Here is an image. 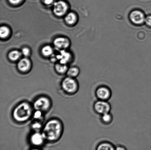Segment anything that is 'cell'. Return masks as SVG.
<instances>
[{
    "instance_id": "obj_1",
    "label": "cell",
    "mask_w": 151,
    "mask_h": 150,
    "mask_svg": "<svg viewBox=\"0 0 151 150\" xmlns=\"http://www.w3.org/2000/svg\"><path fill=\"white\" fill-rule=\"evenodd\" d=\"M63 123L58 119L49 120L43 128L42 133L46 140L50 142H55L61 137L63 132Z\"/></svg>"
},
{
    "instance_id": "obj_2",
    "label": "cell",
    "mask_w": 151,
    "mask_h": 150,
    "mask_svg": "<svg viewBox=\"0 0 151 150\" xmlns=\"http://www.w3.org/2000/svg\"><path fill=\"white\" fill-rule=\"evenodd\" d=\"M33 107L29 102H23L15 107L12 112V117L15 121L19 123L27 121L33 114Z\"/></svg>"
},
{
    "instance_id": "obj_3",
    "label": "cell",
    "mask_w": 151,
    "mask_h": 150,
    "mask_svg": "<svg viewBox=\"0 0 151 150\" xmlns=\"http://www.w3.org/2000/svg\"><path fill=\"white\" fill-rule=\"evenodd\" d=\"M62 89L66 93L73 95L77 93L79 89V84L75 78L67 76L61 83Z\"/></svg>"
},
{
    "instance_id": "obj_4",
    "label": "cell",
    "mask_w": 151,
    "mask_h": 150,
    "mask_svg": "<svg viewBox=\"0 0 151 150\" xmlns=\"http://www.w3.org/2000/svg\"><path fill=\"white\" fill-rule=\"evenodd\" d=\"M32 106L35 110H39L44 113L47 112L51 108V101L47 97L41 96L34 101Z\"/></svg>"
},
{
    "instance_id": "obj_5",
    "label": "cell",
    "mask_w": 151,
    "mask_h": 150,
    "mask_svg": "<svg viewBox=\"0 0 151 150\" xmlns=\"http://www.w3.org/2000/svg\"><path fill=\"white\" fill-rule=\"evenodd\" d=\"M95 95L97 100L109 101L111 97L112 92L109 86L102 85L98 87L95 90Z\"/></svg>"
},
{
    "instance_id": "obj_6",
    "label": "cell",
    "mask_w": 151,
    "mask_h": 150,
    "mask_svg": "<svg viewBox=\"0 0 151 150\" xmlns=\"http://www.w3.org/2000/svg\"><path fill=\"white\" fill-rule=\"evenodd\" d=\"M146 16L141 10L135 9L129 13V18L132 24L137 26H140L144 24Z\"/></svg>"
},
{
    "instance_id": "obj_7",
    "label": "cell",
    "mask_w": 151,
    "mask_h": 150,
    "mask_svg": "<svg viewBox=\"0 0 151 150\" xmlns=\"http://www.w3.org/2000/svg\"><path fill=\"white\" fill-rule=\"evenodd\" d=\"M93 108L95 112L100 116L110 112L111 109V104L108 101L100 100H97L94 103Z\"/></svg>"
},
{
    "instance_id": "obj_8",
    "label": "cell",
    "mask_w": 151,
    "mask_h": 150,
    "mask_svg": "<svg viewBox=\"0 0 151 150\" xmlns=\"http://www.w3.org/2000/svg\"><path fill=\"white\" fill-rule=\"evenodd\" d=\"M68 9V6L67 3L63 1H56L54 3L53 11L58 16H64Z\"/></svg>"
},
{
    "instance_id": "obj_9",
    "label": "cell",
    "mask_w": 151,
    "mask_h": 150,
    "mask_svg": "<svg viewBox=\"0 0 151 150\" xmlns=\"http://www.w3.org/2000/svg\"><path fill=\"white\" fill-rule=\"evenodd\" d=\"M46 140L42 133L35 132L32 134L29 138V141L33 146L38 147L44 144Z\"/></svg>"
},
{
    "instance_id": "obj_10",
    "label": "cell",
    "mask_w": 151,
    "mask_h": 150,
    "mask_svg": "<svg viewBox=\"0 0 151 150\" xmlns=\"http://www.w3.org/2000/svg\"><path fill=\"white\" fill-rule=\"evenodd\" d=\"M70 42L67 38L59 37L54 41V45L56 48L60 50H65L68 48Z\"/></svg>"
},
{
    "instance_id": "obj_11",
    "label": "cell",
    "mask_w": 151,
    "mask_h": 150,
    "mask_svg": "<svg viewBox=\"0 0 151 150\" xmlns=\"http://www.w3.org/2000/svg\"><path fill=\"white\" fill-rule=\"evenodd\" d=\"M31 63L29 59L24 58L19 60L17 63V68L19 71L23 73H26L30 70Z\"/></svg>"
},
{
    "instance_id": "obj_12",
    "label": "cell",
    "mask_w": 151,
    "mask_h": 150,
    "mask_svg": "<svg viewBox=\"0 0 151 150\" xmlns=\"http://www.w3.org/2000/svg\"><path fill=\"white\" fill-rule=\"evenodd\" d=\"M56 55L57 60L60 61V63L63 64L67 65L71 58L70 53L65 50H61L60 53Z\"/></svg>"
},
{
    "instance_id": "obj_13",
    "label": "cell",
    "mask_w": 151,
    "mask_h": 150,
    "mask_svg": "<svg viewBox=\"0 0 151 150\" xmlns=\"http://www.w3.org/2000/svg\"><path fill=\"white\" fill-rule=\"evenodd\" d=\"M96 150H115V147L111 142L105 141L98 144Z\"/></svg>"
},
{
    "instance_id": "obj_14",
    "label": "cell",
    "mask_w": 151,
    "mask_h": 150,
    "mask_svg": "<svg viewBox=\"0 0 151 150\" xmlns=\"http://www.w3.org/2000/svg\"><path fill=\"white\" fill-rule=\"evenodd\" d=\"M65 21L69 25H74L77 23L78 21V17L75 13L70 12L66 15L65 18Z\"/></svg>"
},
{
    "instance_id": "obj_15",
    "label": "cell",
    "mask_w": 151,
    "mask_h": 150,
    "mask_svg": "<svg viewBox=\"0 0 151 150\" xmlns=\"http://www.w3.org/2000/svg\"><path fill=\"white\" fill-rule=\"evenodd\" d=\"M113 120V117L111 112L106 113L100 116V121L105 125H109Z\"/></svg>"
},
{
    "instance_id": "obj_16",
    "label": "cell",
    "mask_w": 151,
    "mask_h": 150,
    "mask_svg": "<svg viewBox=\"0 0 151 150\" xmlns=\"http://www.w3.org/2000/svg\"><path fill=\"white\" fill-rule=\"evenodd\" d=\"M55 68L58 73L61 75L67 73L69 69L67 65L62 64L60 63H57L55 65Z\"/></svg>"
},
{
    "instance_id": "obj_17",
    "label": "cell",
    "mask_w": 151,
    "mask_h": 150,
    "mask_svg": "<svg viewBox=\"0 0 151 150\" xmlns=\"http://www.w3.org/2000/svg\"><path fill=\"white\" fill-rule=\"evenodd\" d=\"M80 70L77 67H72L69 68L67 72L68 76L76 78L79 75Z\"/></svg>"
},
{
    "instance_id": "obj_18",
    "label": "cell",
    "mask_w": 151,
    "mask_h": 150,
    "mask_svg": "<svg viewBox=\"0 0 151 150\" xmlns=\"http://www.w3.org/2000/svg\"><path fill=\"white\" fill-rule=\"evenodd\" d=\"M22 53L17 50H13L9 53V58L11 61H17L20 58L22 55Z\"/></svg>"
},
{
    "instance_id": "obj_19",
    "label": "cell",
    "mask_w": 151,
    "mask_h": 150,
    "mask_svg": "<svg viewBox=\"0 0 151 150\" xmlns=\"http://www.w3.org/2000/svg\"><path fill=\"white\" fill-rule=\"evenodd\" d=\"M41 53L44 56H51L53 55V48L52 47L49 45H45L42 48V50H41Z\"/></svg>"
},
{
    "instance_id": "obj_20",
    "label": "cell",
    "mask_w": 151,
    "mask_h": 150,
    "mask_svg": "<svg viewBox=\"0 0 151 150\" xmlns=\"http://www.w3.org/2000/svg\"><path fill=\"white\" fill-rule=\"evenodd\" d=\"M10 33V30L7 26H1L0 28V36L1 38L4 39L9 36Z\"/></svg>"
},
{
    "instance_id": "obj_21",
    "label": "cell",
    "mask_w": 151,
    "mask_h": 150,
    "mask_svg": "<svg viewBox=\"0 0 151 150\" xmlns=\"http://www.w3.org/2000/svg\"><path fill=\"white\" fill-rule=\"evenodd\" d=\"M43 112L39 110H35L33 112L32 117L35 120L41 121L43 118Z\"/></svg>"
},
{
    "instance_id": "obj_22",
    "label": "cell",
    "mask_w": 151,
    "mask_h": 150,
    "mask_svg": "<svg viewBox=\"0 0 151 150\" xmlns=\"http://www.w3.org/2000/svg\"><path fill=\"white\" fill-rule=\"evenodd\" d=\"M42 123L40 121L37 120H35V121L32 124V129L36 132H39V131L42 129Z\"/></svg>"
},
{
    "instance_id": "obj_23",
    "label": "cell",
    "mask_w": 151,
    "mask_h": 150,
    "mask_svg": "<svg viewBox=\"0 0 151 150\" xmlns=\"http://www.w3.org/2000/svg\"><path fill=\"white\" fill-rule=\"evenodd\" d=\"M21 53L25 56L27 57L30 54V50L27 47H24L22 48Z\"/></svg>"
},
{
    "instance_id": "obj_24",
    "label": "cell",
    "mask_w": 151,
    "mask_h": 150,
    "mask_svg": "<svg viewBox=\"0 0 151 150\" xmlns=\"http://www.w3.org/2000/svg\"><path fill=\"white\" fill-rule=\"evenodd\" d=\"M145 24L148 27L151 28V15L146 16Z\"/></svg>"
},
{
    "instance_id": "obj_25",
    "label": "cell",
    "mask_w": 151,
    "mask_h": 150,
    "mask_svg": "<svg viewBox=\"0 0 151 150\" xmlns=\"http://www.w3.org/2000/svg\"><path fill=\"white\" fill-rule=\"evenodd\" d=\"M23 0H9L10 3L14 5L20 4Z\"/></svg>"
},
{
    "instance_id": "obj_26",
    "label": "cell",
    "mask_w": 151,
    "mask_h": 150,
    "mask_svg": "<svg viewBox=\"0 0 151 150\" xmlns=\"http://www.w3.org/2000/svg\"><path fill=\"white\" fill-rule=\"evenodd\" d=\"M44 4L47 5H50L54 3V0H43Z\"/></svg>"
},
{
    "instance_id": "obj_27",
    "label": "cell",
    "mask_w": 151,
    "mask_h": 150,
    "mask_svg": "<svg viewBox=\"0 0 151 150\" xmlns=\"http://www.w3.org/2000/svg\"><path fill=\"white\" fill-rule=\"evenodd\" d=\"M115 150H127L125 146L122 145H118L115 146Z\"/></svg>"
},
{
    "instance_id": "obj_28",
    "label": "cell",
    "mask_w": 151,
    "mask_h": 150,
    "mask_svg": "<svg viewBox=\"0 0 151 150\" xmlns=\"http://www.w3.org/2000/svg\"><path fill=\"white\" fill-rule=\"evenodd\" d=\"M41 150L38 149V148H32V149H31L30 150Z\"/></svg>"
}]
</instances>
